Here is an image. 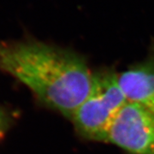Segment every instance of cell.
<instances>
[{"label":"cell","mask_w":154,"mask_h":154,"mask_svg":"<svg viewBox=\"0 0 154 154\" xmlns=\"http://www.w3.org/2000/svg\"><path fill=\"white\" fill-rule=\"evenodd\" d=\"M0 69L69 120L88 97L94 79L83 56L31 38L0 40Z\"/></svg>","instance_id":"obj_1"},{"label":"cell","mask_w":154,"mask_h":154,"mask_svg":"<svg viewBox=\"0 0 154 154\" xmlns=\"http://www.w3.org/2000/svg\"><path fill=\"white\" fill-rule=\"evenodd\" d=\"M127 101L118 84V74L111 69L94 72L88 97L70 118L80 137L90 141L107 142L110 128Z\"/></svg>","instance_id":"obj_2"},{"label":"cell","mask_w":154,"mask_h":154,"mask_svg":"<svg viewBox=\"0 0 154 154\" xmlns=\"http://www.w3.org/2000/svg\"><path fill=\"white\" fill-rule=\"evenodd\" d=\"M107 142L127 154H154V114L127 102L110 128Z\"/></svg>","instance_id":"obj_3"},{"label":"cell","mask_w":154,"mask_h":154,"mask_svg":"<svg viewBox=\"0 0 154 154\" xmlns=\"http://www.w3.org/2000/svg\"><path fill=\"white\" fill-rule=\"evenodd\" d=\"M118 84L128 102L154 114V54L118 74Z\"/></svg>","instance_id":"obj_4"},{"label":"cell","mask_w":154,"mask_h":154,"mask_svg":"<svg viewBox=\"0 0 154 154\" xmlns=\"http://www.w3.org/2000/svg\"><path fill=\"white\" fill-rule=\"evenodd\" d=\"M11 126V115L0 106V140L5 135Z\"/></svg>","instance_id":"obj_5"}]
</instances>
